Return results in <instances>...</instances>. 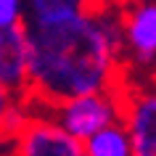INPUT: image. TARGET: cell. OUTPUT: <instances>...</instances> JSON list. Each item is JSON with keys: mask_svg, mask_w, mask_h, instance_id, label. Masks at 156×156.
I'll return each mask as SVG.
<instances>
[{"mask_svg": "<svg viewBox=\"0 0 156 156\" xmlns=\"http://www.w3.org/2000/svg\"><path fill=\"white\" fill-rule=\"evenodd\" d=\"M32 42L29 98L53 106L82 93L108 90L122 74V8H82L48 21H27Z\"/></svg>", "mask_w": 156, "mask_h": 156, "instance_id": "1", "label": "cell"}, {"mask_svg": "<svg viewBox=\"0 0 156 156\" xmlns=\"http://www.w3.org/2000/svg\"><path fill=\"white\" fill-rule=\"evenodd\" d=\"M122 32H124V50L130 58L151 74L156 61V3H130L122 8Z\"/></svg>", "mask_w": 156, "mask_h": 156, "instance_id": "5", "label": "cell"}, {"mask_svg": "<svg viewBox=\"0 0 156 156\" xmlns=\"http://www.w3.org/2000/svg\"><path fill=\"white\" fill-rule=\"evenodd\" d=\"M82 8H101L95 0H27V21H48Z\"/></svg>", "mask_w": 156, "mask_h": 156, "instance_id": "8", "label": "cell"}, {"mask_svg": "<svg viewBox=\"0 0 156 156\" xmlns=\"http://www.w3.org/2000/svg\"><path fill=\"white\" fill-rule=\"evenodd\" d=\"M124 124L132 135L135 156H156V82L127 87Z\"/></svg>", "mask_w": 156, "mask_h": 156, "instance_id": "6", "label": "cell"}, {"mask_svg": "<svg viewBox=\"0 0 156 156\" xmlns=\"http://www.w3.org/2000/svg\"><path fill=\"white\" fill-rule=\"evenodd\" d=\"M148 77H151V80L156 82V61H154V66H151V74H148Z\"/></svg>", "mask_w": 156, "mask_h": 156, "instance_id": "11", "label": "cell"}, {"mask_svg": "<svg viewBox=\"0 0 156 156\" xmlns=\"http://www.w3.org/2000/svg\"><path fill=\"white\" fill-rule=\"evenodd\" d=\"M124 98H127V85L119 82L108 90L82 93V95L66 98L61 103H53V106H48V111L74 138H80L85 143L101 127L124 119Z\"/></svg>", "mask_w": 156, "mask_h": 156, "instance_id": "2", "label": "cell"}, {"mask_svg": "<svg viewBox=\"0 0 156 156\" xmlns=\"http://www.w3.org/2000/svg\"><path fill=\"white\" fill-rule=\"evenodd\" d=\"M32 85V42L27 21L0 29V87L5 101L29 98Z\"/></svg>", "mask_w": 156, "mask_h": 156, "instance_id": "4", "label": "cell"}, {"mask_svg": "<svg viewBox=\"0 0 156 156\" xmlns=\"http://www.w3.org/2000/svg\"><path fill=\"white\" fill-rule=\"evenodd\" d=\"M27 21V0H0V29Z\"/></svg>", "mask_w": 156, "mask_h": 156, "instance_id": "9", "label": "cell"}, {"mask_svg": "<svg viewBox=\"0 0 156 156\" xmlns=\"http://www.w3.org/2000/svg\"><path fill=\"white\" fill-rule=\"evenodd\" d=\"M111 5H119V8H124V5H130V3H138V0H108Z\"/></svg>", "mask_w": 156, "mask_h": 156, "instance_id": "10", "label": "cell"}, {"mask_svg": "<svg viewBox=\"0 0 156 156\" xmlns=\"http://www.w3.org/2000/svg\"><path fill=\"white\" fill-rule=\"evenodd\" d=\"M37 106L42 111H32V114L16 111V122H5V130H13V151L24 156H82V140L74 138L48 111V106L42 103Z\"/></svg>", "mask_w": 156, "mask_h": 156, "instance_id": "3", "label": "cell"}, {"mask_svg": "<svg viewBox=\"0 0 156 156\" xmlns=\"http://www.w3.org/2000/svg\"><path fill=\"white\" fill-rule=\"evenodd\" d=\"M130 154H135V148H132V135L124 119L101 127L95 135L85 140V156H130Z\"/></svg>", "mask_w": 156, "mask_h": 156, "instance_id": "7", "label": "cell"}]
</instances>
